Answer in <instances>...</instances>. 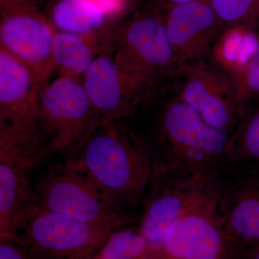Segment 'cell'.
<instances>
[{"instance_id":"10","label":"cell","mask_w":259,"mask_h":259,"mask_svg":"<svg viewBox=\"0 0 259 259\" xmlns=\"http://www.w3.org/2000/svg\"><path fill=\"white\" fill-rule=\"evenodd\" d=\"M81 81L100 125L132 117L157 93L117 63L107 41Z\"/></svg>"},{"instance_id":"24","label":"cell","mask_w":259,"mask_h":259,"mask_svg":"<svg viewBox=\"0 0 259 259\" xmlns=\"http://www.w3.org/2000/svg\"><path fill=\"white\" fill-rule=\"evenodd\" d=\"M49 0H0L1 11L12 10H40Z\"/></svg>"},{"instance_id":"5","label":"cell","mask_w":259,"mask_h":259,"mask_svg":"<svg viewBox=\"0 0 259 259\" xmlns=\"http://www.w3.org/2000/svg\"><path fill=\"white\" fill-rule=\"evenodd\" d=\"M109 47L124 69L158 92L177 78L180 64L167 34L164 10L150 3L112 22Z\"/></svg>"},{"instance_id":"15","label":"cell","mask_w":259,"mask_h":259,"mask_svg":"<svg viewBox=\"0 0 259 259\" xmlns=\"http://www.w3.org/2000/svg\"><path fill=\"white\" fill-rule=\"evenodd\" d=\"M30 173L17 163L0 160V238H14L40 210Z\"/></svg>"},{"instance_id":"3","label":"cell","mask_w":259,"mask_h":259,"mask_svg":"<svg viewBox=\"0 0 259 259\" xmlns=\"http://www.w3.org/2000/svg\"><path fill=\"white\" fill-rule=\"evenodd\" d=\"M37 76L0 47V160L30 171L50 154L39 121Z\"/></svg>"},{"instance_id":"2","label":"cell","mask_w":259,"mask_h":259,"mask_svg":"<svg viewBox=\"0 0 259 259\" xmlns=\"http://www.w3.org/2000/svg\"><path fill=\"white\" fill-rule=\"evenodd\" d=\"M136 133L151 153L153 172L180 163L215 169L227 165L232 134L208 125L176 95L158 107L146 134Z\"/></svg>"},{"instance_id":"23","label":"cell","mask_w":259,"mask_h":259,"mask_svg":"<svg viewBox=\"0 0 259 259\" xmlns=\"http://www.w3.org/2000/svg\"><path fill=\"white\" fill-rule=\"evenodd\" d=\"M0 259H44L16 238H0Z\"/></svg>"},{"instance_id":"6","label":"cell","mask_w":259,"mask_h":259,"mask_svg":"<svg viewBox=\"0 0 259 259\" xmlns=\"http://www.w3.org/2000/svg\"><path fill=\"white\" fill-rule=\"evenodd\" d=\"M138 220L129 214L87 222L39 210L15 238L44 259H93L112 233Z\"/></svg>"},{"instance_id":"17","label":"cell","mask_w":259,"mask_h":259,"mask_svg":"<svg viewBox=\"0 0 259 259\" xmlns=\"http://www.w3.org/2000/svg\"><path fill=\"white\" fill-rule=\"evenodd\" d=\"M45 14L58 32L76 35L103 31L112 23L93 0H50Z\"/></svg>"},{"instance_id":"12","label":"cell","mask_w":259,"mask_h":259,"mask_svg":"<svg viewBox=\"0 0 259 259\" xmlns=\"http://www.w3.org/2000/svg\"><path fill=\"white\" fill-rule=\"evenodd\" d=\"M225 231L216 204L192 211L167 230L154 259H241Z\"/></svg>"},{"instance_id":"22","label":"cell","mask_w":259,"mask_h":259,"mask_svg":"<svg viewBox=\"0 0 259 259\" xmlns=\"http://www.w3.org/2000/svg\"><path fill=\"white\" fill-rule=\"evenodd\" d=\"M232 78L242 107H246L250 100L259 97V47Z\"/></svg>"},{"instance_id":"7","label":"cell","mask_w":259,"mask_h":259,"mask_svg":"<svg viewBox=\"0 0 259 259\" xmlns=\"http://www.w3.org/2000/svg\"><path fill=\"white\" fill-rule=\"evenodd\" d=\"M38 107L40 127L52 152H71L100 125L81 80L59 76L42 83Z\"/></svg>"},{"instance_id":"26","label":"cell","mask_w":259,"mask_h":259,"mask_svg":"<svg viewBox=\"0 0 259 259\" xmlns=\"http://www.w3.org/2000/svg\"><path fill=\"white\" fill-rule=\"evenodd\" d=\"M242 259H259V244L245 252Z\"/></svg>"},{"instance_id":"16","label":"cell","mask_w":259,"mask_h":259,"mask_svg":"<svg viewBox=\"0 0 259 259\" xmlns=\"http://www.w3.org/2000/svg\"><path fill=\"white\" fill-rule=\"evenodd\" d=\"M108 28L90 35L56 32L53 47V63L54 71H57L59 76L82 80L90 66L106 45Z\"/></svg>"},{"instance_id":"11","label":"cell","mask_w":259,"mask_h":259,"mask_svg":"<svg viewBox=\"0 0 259 259\" xmlns=\"http://www.w3.org/2000/svg\"><path fill=\"white\" fill-rule=\"evenodd\" d=\"M216 210L243 254L259 244V165L227 164L220 169Z\"/></svg>"},{"instance_id":"25","label":"cell","mask_w":259,"mask_h":259,"mask_svg":"<svg viewBox=\"0 0 259 259\" xmlns=\"http://www.w3.org/2000/svg\"><path fill=\"white\" fill-rule=\"evenodd\" d=\"M190 1H192V0H152L151 3L157 5L162 9L165 10L170 8V7L174 6V5Z\"/></svg>"},{"instance_id":"9","label":"cell","mask_w":259,"mask_h":259,"mask_svg":"<svg viewBox=\"0 0 259 259\" xmlns=\"http://www.w3.org/2000/svg\"><path fill=\"white\" fill-rule=\"evenodd\" d=\"M176 96L198 112L208 125L233 134L245 108L236 83L210 57L182 65Z\"/></svg>"},{"instance_id":"19","label":"cell","mask_w":259,"mask_h":259,"mask_svg":"<svg viewBox=\"0 0 259 259\" xmlns=\"http://www.w3.org/2000/svg\"><path fill=\"white\" fill-rule=\"evenodd\" d=\"M227 164L259 165V107H245L232 134Z\"/></svg>"},{"instance_id":"20","label":"cell","mask_w":259,"mask_h":259,"mask_svg":"<svg viewBox=\"0 0 259 259\" xmlns=\"http://www.w3.org/2000/svg\"><path fill=\"white\" fill-rule=\"evenodd\" d=\"M93 259H153L139 227L116 230L107 238Z\"/></svg>"},{"instance_id":"13","label":"cell","mask_w":259,"mask_h":259,"mask_svg":"<svg viewBox=\"0 0 259 259\" xmlns=\"http://www.w3.org/2000/svg\"><path fill=\"white\" fill-rule=\"evenodd\" d=\"M56 32L40 10L1 11L0 47L26 66L41 84L54 71L53 47Z\"/></svg>"},{"instance_id":"4","label":"cell","mask_w":259,"mask_h":259,"mask_svg":"<svg viewBox=\"0 0 259 259\" xmlns=\"http://www.w3.org/2000/svg\"><path fill=\"white\" fill-rule=\"evenodd\" d=\"M219 171L180 163L153 172L138 221L153 259L167 230L175 221L196 209L216 204Z\"/></svg>"},{"instance_id":"21","label":"cell","mask_w":259,"mask_h":259,"mask_svg":"<svg viewBox=\"0 0 259 259\" xmlns=\"http://www.w3.org/2000/svg\"><path fill=\"white\" fill-rule=\"evenodd\" d=\"M227 27L239 26L254 30L259 20V0H207Z\"/></svg>"},{"instance_id":"18","label":"cell","mask_w":259,"mask_h":259,"mask_svg":"<svg viewBox=\"0 0 259 259\" xmlns=\"http://www.w3.org/2000/svg\"><path fill=\"white\" fill-rule=\"evenodd\" d=\"M259 47V37L246 27H227L217 39L210 59L230 76H233Z\"/></svg>"},{"instance_id":"8","label":"cell","mask_w":259,"mask_h":259,"mask_svg":"<svg viewBox=\"0 0 259 259\" xmlns=\"http://www.w3.org/2000/svg\"><path fill=\"white\" fill-rule=\"evenodd\" d=\"M34 187L40 210L87 222H103L134 214L116 209L90 179L66 158L49 164Z\"/></svg>"},{"instance_id":"14","label":"cell","mask_w":259,"mask_h":259,"mask_svg":"<svg viewBox=\"0 0 259 259\" xmlns=\"http://www.w3.org/2000/svg\"><path fill=\"white\" fill-rule=\"evenodd\" d=\"M164 19L180 66L209 57L214 42L227 28L207 0L170 7L164 10Z\"/></svg>"},{"instance_id":"1","label":"cell","mask_w":259,"mask_h":259,"mask_svg":"<svg viewBox=\"0 0 259 259\" xmlns=\"http://www.w3.org/2000/svg\"><path fill=\"white\" fill-rule=\"evenodd\" d=\"M66 159L84 174L116 209L142 206L153 174L147 146L124 120L100 124Z\"/></svg>"}]
</instances>
